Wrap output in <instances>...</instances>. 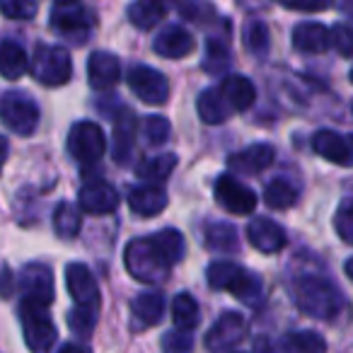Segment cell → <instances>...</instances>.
Instances as JSON below:
<instances>
[{"mask_svg":"<svg viewBox=\"0 0 353 353\" xmlns=\"http://www.w3.org/2000/svg\"><path fill=\"white\" fill-rule=\"evenodd\" d=\"M295 303L300 312L310 314L314 319L334 322L343 310V295L332 281L319 276H303L295 281Z\"/></svg>","mask_w":353,"mask_h":353,"instance_id":"6da1fadb","label":"cell"},{"mask_svg":"<svg viewBox=\"0 0 353 353\" xmlns=\"http://www.w3.org/2000/svg\"><path fill=\"white\" fill-rule=\"evenodd\" d=\"M123 264H126L128 274L143 283H160L172 269V264L155 247L152 237H138V240L128 242L126 252H123Z\"/></svg>","mask_w":353,"mask_h":353,"instance_id":"7a4b0ae2","label":"cell"},{"mask_svg":"<svg viewBox=\"0 0 353 353\" xmlns=\"http://www.w3.org/2000/svg\"><path fill=\"white\" fill-rule=\"evenodd\" d=\"M208 285L216 290H228L242 303H259L261 298V281L247 269H242L235 261H213L206 271Z\"/></svg>","mask_w":353,"mask_h":353,"instance_id":"3957f363","label":"cell"},{"mask_svg":"<svg viewBox=\"0 0 353 353\" xmlns=\"http://www.w3.org/2000/svg\"><path fill=\"white\" fill-rule=\"evenodd\" d=\"M49 307H41L34 303H20V322H22V334H25V343L32 353H51V348L56 346V324L51 322Z\"/></svg>","mask_w":353,"mask_h":353,"instance_id":"277c9868","label":"cell"},{"mask_svg":"<svg viewBox=\"0 0 353 353\" xmlns=\"http://www.w3.org/2000/svg\"><path fill=\"white\" fill-rule=\"evenodd\" d=\"M30 70L34 80H39L46 88H61L73 75V61H70V54L63 46L39 44L30 63Z\"/></svg>","mask_w":353,"mask_h":353,"instance_id":"5b68a950","label":"cell"},{"mask_svg":"<svg viewBox=\"0 0 353 353\" xmlns=\"http://www.w3.org/2000/svg\"><path fill=\"white\" fill-rule=\"evenodd\" d=\"M0 121L17 136H32L39 126V107L27 92L10 90L0 94Z\"/></svg>","mask_w":353,"mask_h":353,"instance_id":"8992f818","label":"cell"},{"mask_svg":"<svg viewBox=\"0 0 353 353\" xmlns=\"http://www.w3.org/2000/svg\"><path fill=\"white\" fill-rule=\"evenodd\" d=\"M104 150H107V138H104V131L97 123L92 121L73 123V128L68 133V152L80 165L90 167L94 162H99Z\"/></svg>","mask_w":353,"mask_h":353,"instance_id":"52a82bcc","label":"cell"},{"mask_svg":"<svg viewBox=\"0 0 353 353\" xmlns=\"http://www.w3.org/2000/svg\"><path fill=\"white\" fill-rule=\"evenodd\" d=\"M128 88L141 102L145 104H165L170 99V80L155 68L148 65H133L126 75Z\"/></svg>","mask_w":353,"mask_h":353,"instance_id":"ba28073f","label":"cell"},{"mask_svg":"<svg viewBox=\"0 0 353 353\" xmlns=\"http://www.w3.org/2000/svg\"><path fill=\"white\" fill-rule=\"evenodd\" d=\"M17 285L25 303H34L41 307H49L54 303V276L44 264H27L22 266L17 276Z\"/></svg>","mask_w":353,"mask_h":353,"instance_id":"9c48e42d","label":"cell"},{"mask_svg":"<svg viewBox=\"0 0 353 353\" xmlns=\"http://www.w3.org/2000/svg\"><path fill=\"white\" fill-rule=\"evenodd\" d=\"M213 192H216V201L232 216H250L256 208V194L230 174L218 176Z\"/></svg>","mask_w":353,"mask_h":353,"instance_id":"30bf717a","label":"cell"},{"mask_svg":"<svg viewBox=\"0 0 353 353\" xmlns=\"http://www.w3.org/2000/svg\"><path fill=\"white\" fill-rule=\"evenodd\" d=\"M247 336V319L240 312H225L206 334V348L213 353L232 351Z\"/></svg>","mask_w":353,"mask_h":353,"instance_id":"8fae6325","label":"cell"},{"mask_svg":"<svg viewBox=\"0 0 353 353\" xmlns=\"http://www.w3.org/2000/svg\"><path fill=\"white\" fill-rule=\"evenodd\" d=\"M51 27H54L59 34H63L70 41H85L92 30V17L78 3H70V6H59L51 12Z\"/></svg>","mask_w":353,"mask_h":353,"instance_id":"7c38bea8","label":"cell"},{"mask_svg":"<svg viewBox=\"0 0 353 353\" xmlns=\"http://www.w3.org/2000/svg\"><path fill=\"white\" fill-rule=\"evenodd\" d=\"M65 285H68L70 298L80 307H97L99 305V288L92 271L85 264H68L65 266Z\"/></svg>","mask_w":353,"mask_h":353,"instance_id":"4fadbf2b","label":"cell"},{"mask_svg":"<svg viewBox=\"0 0 353 353\" xmlns=\"http://www.w3.org/2000/svg\"><path fill=\"white\" fill-rule=\"evenodd\" d=\"M247 240L254 250L264 254H276L285 247V230L269 218H254L247 225Z\"/></svg>","mask_w":353,"mask_h":353,"instance_id":"5bb4252c","label":"cell"},{"mask_svg":"<svg viewBox=\"0 0 353 353\" xmlns=\"http://www.w3.org/2000/svg\"><path fill=\"white\" fill-rule=\"evenodd\" d=\"M83 211L92 213V216H107V213H114L119 206V194L112 184L107 182H90L80 189L78 196Z\"/></svg>","mask_w":353,"mask_h":353,"instance_id":"9a60e30c","label":"cell"},{"mask_svg":"<svg viewBox=\"0 0 353 353\" xmlns=\"http://www.w3.org/2000/svg\"><path fill=\"white\" fill-rule=\"evenodd\" d=\"M121 78V63L109 51H94L88 61V80L94 90H112Z\"/></svg>","mask_w":353,"mask_h":353,"instance_id":"2e32d148","label":"cell"},{"mask_svg":"<svg viewBox=\"0 0 353 353\" xmlns=\"http://www.w3.org/2000/svg\"><path fill=\"white\" fill-rule=\"evenodd\" d=\"M276 150L269 145V143H254V145L245 148V150H237L228 157V165L235 172H242V174H259L266 167L274 162Z\"/></svg>","mask_w":353,"mask_h":353,"instance_id":"e0dca14e","label":"cell"},{"mask_svg":"<svg viewBox=\"0 0 353 353\" xmlns=\"http://www.w3.org/2000/svg\"><path fill=\"white\" fill-rule=\"evenodd\" d=\"M194 46H196V41L184 27H167L152 41V49L162 59H184L192 54Z\"/></svg>","mask_w":353,"mask_h":353,"instance_id":"ac0fdd59","label":"cell"},{"mask_svg":"<svg viewBox=\"0 0 353 353\" xmlns=\"http://www.w3.org/2000/svg\"><path fill=\"white\" fill-rule=\"evenodd\" d=\"M128 208H131L136 216H143V218L160 216L167 208V192L160 184H143V187H136L128 194Z\"/></svg>","mask_w":353,"mask_h":353,"instance_id":"d6986e66","label":"cell"},{"mask_svg":"<svg viewBox=\"0 0 353 353\" xmlns=\"http://www.w3.org/2000/svg\"><path fill=\"white\" fill-rule=\"evenodd\" d=\"M312 150L317 152L319 157L329 162H336V165H351L353 162V152L351 145H348L346 138H341L336 131H329V128H322L312 136Z\"/></svg>","mask_w":353,"mask_h":353,"instance_id":"ffe728a7","label":"cell"},{"mask_svg":"<svg viewBox=\"0 0 353 353\" xmlns=\"http://www.w3.org/2000/svg\"><path fill=\"white\" fill-rule=\"evenodd\" d=\"M293 46L303 54H324L332 46V32L319 22H303L293 30Z\"/></svg>","mask_w":353,"mask_h":353,"instance_id":"44dd1931","label":"cell"},{"mask_svg":"<svg viewBox=\"0 0 353 353\" xmlns=\"http://www.w3.org/2000/svg\"><path fill=\"white\" fill-rule=\"evenodd\" d=\"M136 143V114L121 107L114 119V160L126 162Z\"/></svg>","mask_w":353,"mask_h":353,"instance_id":"7402d4cb","label":"cell"},{"mask_svg":"<svg viewBox=\"0 0 353 353\" xmlns=\"http://www.w3.org/2000/svg\"><path fill=\"white\" fill-rule=\"evenodd\" d=\"M196 112H199V117H201L203 123L218 126V123L228 121L235 109L228 104L225 94H223L221 90H203L196 99Z\"/></svg>","mask_w":353,"mask_h":353,"instance_id":"603a6c76","label":"cell"},{"mask_svg":"<svg viewBox=\"0 0 353 353\" xmlns=\"http://www.w3.org/2000/svg\"><path fill=\"white\" fill-rule=\"evenodd\" d=\"M221 92L225 94L228 104H230L235 112H247L256 99L254 83H252L250 78H245V75H228L221 85Z\"/></svg>","mask_w":353,"mask_h":353,"instance_id":"cb8c5ba5","label":"cell"},{"mask_svg":"<svg viewBox=\"0 0 353 353\" xmlns=\"http://www.w3.org/2000/svg\"><path fill=\"white\" fill-rule=\"evenodd\" d=\"M131 312L141 327H155V324H160L162 314H165V298L157 290L138 293L131 303Z\"/></svg>","mask_w":353,"mask_h":353,"instance_id":"d4e9b609","label":"cell"},{"mask_svg":"<svg viewBox=\"0 0 353 353\" xmlns=\"http://www.w3.org/2000/svg\"><path fill=\"white\" fill-rule=\"evenodd\" d=\"M30 70V59L17 41L0 44V75L6 80H20Z\"/></svg>","mask_w":353,"mask_h":353,"instance_id":"484cf974","label":"cell"},{"mask_svg":"<svg viewBox=\"0 0 353 353\" xmlns=\"http://www.w3.org/2000/svg\"><path fill=\"white\" fill-rule=\"evenodd\" d=\"M165 17V0H136L128 6V20L138 30L148 32Z\"/></svg>","mask_w":353,"mask_h":353,"instance_id":"4316f807","label":"cell"},{"mask_svg":"<svg viewBox=\"0 0 353 353\" xmlns=\"http://www.w3.org/2000/svg\"><path fill=\"white\" fill-rule=\"evenodd\" d=\"M242 39H245V49L250 51L256 59H264L271 49V37H269V27L261 20L252 17L245 22V30H242Z\"/></svg>","mask_w":353,"mask_h":353,"instance_id":"83f0119b","label":"cell"},{"mask_svg":"<svg viewBox=\"0 0 353 353\" xmlns=\"http://www.w3.org/2000/svg\"><path fill=\"white\" fill-rule=\"evenodd\" d=\"M199 303L192 293H179L174 300H172V319H174L176 329H189L192 332L199 324Z\"/></svg>","mask_w":353,"mask_h":353,"instance_id":"f1b7e54d","label":"cell"},{"mask_svg":"<svg viewBox=\"0 0 353 353\" xmlns=\"http://www.w3.org/2000/svg\"><path fill=\"white\" fill-rule=\"evenodd\" d=\"M176 167V155H157V157H150V160H143L141 165H138L136 174L141 176V179H145V182H165L167 176L174 172Z\"/></svg>","mask_w":353,"mask_h":353,"instance_id":"f546056e","label":"cell"},{"mask_svg":"<svg viewBox=\"0 0 353 353\" xmlns=\"http://www.w3.org/2000/svg\"><path fill=\"white\" fill-rule=\"evenodd\" d=\"M264 201L274 211H285V208H290L298 201V189L290 182H285V179H274L271 184H266Z\"/></svg>","mask_w":353,"mask_h":353,"instance_id":"4dcf8cb0","label":"cell"},{"mask_svg":"<svg viewBox=\"0 0 353 353\" xmlns=\"http://www.w3.org/2000/svg\"><path fill=\"white\" fill-rule=\"evenodd\" d=\"M80 228H83V218H80V213L75 211L73 203L63 201L56 206L54 211V230L59 237H63V240H70V237H75L80 232Z\"/></svg>","mask_w":353,"mask_h":353,"instance_id":"1f68e13d","label":"cell"},{"mask_svg":"<svg viewBox=\"0 0 353 353\" xmlns=\"http://www.w3.org/2000/svg\"><path fill=\"white\" fill-rule=\"evenodd\" d=\"M152 242H155L160 254L165 256L170 264H176V261L184 256V237H182V232L174 230V228H165V230L155 232Z\"/></svg>","mask_w":353,"mask_h":353,"instance_id":"d6a6232c","label":"cell"},{"mask_svg":"<svg viewBox=\"0 0 353 353\" xmlns=\"http://www.w3.org/2000/svg\"><path fill=\"white\" fill-rule=\"evenodd\" d=\"M206 245L216 252H237V230L230 223H211L206 225Z\"/></svg>","mask_w":353,"mask_h":353,"instance_id":"836d02e7","label":"cell"},{"mask_svg":"<svg viewBox=\"0 0 353 353\" xmlns=\"http://www.w3.org/2000/svg\"><path fill=\"white\" fill-rule=\"evenodd\" d=\"M230 65V51H228L225 41L221 39H208L206 41V59H203V70L211 75H221Z\"/></svg>","mask_w":353,"mask_h":353,"instance_id":"e575fe53","label":"cell"},{"mask_svg":"<svg viewBox=\"0 0 353 353\" xmlns=\"http://www.w3.org/2000/svg\"><path fill=\"white\" fill-rule=\"evenodd\" d=\"M94 324H97V307H80V305H75V310L68 314V327L78 336H90Z\"/></svg>","mask_w":353,"mask_h":353,"instance_id":"d590c367","label":"cell"},{"mask_svg":"<svg viewBox=\"0 0 353 353\" xmlns=\"http://www.w3.org/2000/svg\"><path fill=\"white\" fill-rule=\"evenodd\" d=\"M170 133L172 126L165 117H148L143 121V136H145L148 145H165Z\"/></svg>","mask_w":353,"mask_h":353,"instance_id":"8d00e7d4","label":"cell"},{"mask_svg":"<svg viewBox=\"0 0 353 353\" xmlns=\"http://www.w3.org/2000/svg\"><path fill=\"white\" fill-rule=\"evenodd\" d=\"M39 10L37 0H0V12L10 20H32Z\"/></svg>","mask_w":353,"mask_h":353,"instance_id":"74e56055","label":"cell"},{"mask_svg":"<svg viewBox=\"0 0 353 353\" xmlns=\"http://www.w3.org/2000/svg\"><path fill=\"white\" fill-rule=\"evenodd\" d=\"M160 343L165 353H194V336L189 334V329L167 332Z\"/></svg>","mask_w":353,"mask_h":353,"instance_id":"f35d334b","label":"cell"},{"mask_svg":"<svg viewBox=\"0 0 353 353\" xmlns=\"http://www.w3.org/2000/svg\"><path fill=\"white\" fill-rule=\"evenodd\" d=\"M288 343L300 353H324L327 351V341H324L317 332H295L288 336Z\"/></svg>","mask_w":353,"mask_h":353,"instance_id":"ab89813d","label":"cell"},{"mask_svg":"<svg viewBox=\"0 0 353 353\" xmlns=\"http://www.w3.org/2000/svg\"><path fill=\"white\" fill-rule=\"evenodd\" d=\"M334 228L346 245H353V201H343L334 216Z\"/></svg>","mask_w":353,"mask_h":353,"instance_id":"60d3db41","label":"cell"},{"mask_svg":"<svg viewBox=\"0 0 353 353\" xmlns=\"http://www.w3.org/2000/svg\"><path fill=\"white\" fill-rule=\"evenodd\" d=\"M332 46L343 56V59H353V27L336 25L332 30Z\"/></svg>","mask_w":353,"mask_h":353,"instance_id":"b9f144b4","label":"cell"},{"mask_svg":"<svg viewBox=\"0 0 353 353\" xmlns=\"http://www.w3.org/2000/svg\"><path fill=\"white\" fill-rule=\"evenodd\" d=\"M281 6L298 12H322L332 6V0H279Z\"/></svg>","mask_w":353,"mask_h":353,"instance_id":"7bdbcfd3","label":"cell"},{"mask_svg":"<svg viewBox=\"0 0 353 353\" xmlns=\"http://www.w3.org/2000/svg\"><path fill=\"white\" fill-rule=\"evenodd\" d=\"M15 285H17V281H15V276H12L10 266L0 261V298H10V295L15 293Z\"/></svg>","mask_w":353,"mask_h":353,"instance_id":"ee69618b","label":"cell"},{"mask_svg":"<svg viewBox=\"0 0 353 353\" xmlns=\"http://www.w3.org/2000/svg\"><path fill=\"white\" fill-rule=\"evenodd\" d=\"M252 353H276V348H274V343L269 341V339H256L254 341V351Z\"/></svg>","mask_w":353,"mask_h":353,"instance_id":"f6af8a7d","label":"cell"},{"mask_svg":"<svg viewBox=\"0 0 353 353\" xmlns=\"http://www.w3.org/2000/svg\"><path fill=\"white\" fill-rule=\"evenodd\" d=\"M59 353H90V348L80 346V343H63L59 348Z\"/></svg>","mask_w":353,"mask_h":353,"instance_id":"bcb514c9","label":"cell"},{"mask_svg":"<svg viewBox=\"0 0 353 353\" xmlns=\"http://www.w3.org/2000/svg\"><path fill=\"white\" fill-rule=\"evenodd\" d=\"M8 152H10V145H8V138L0 136V172H3V165L8 160Z\"/></svg>","mask_w":353,"mask_h":353,"instance_id":"7dc6e473","label":"cell"},{"mask_svg":"<svg viewBox=\"0 0 353 353\" xmlns=\"http://www.w3.org/2000/svg\"><path fill=\"white\" fill-rule=\"evenodd\" d=\"M341 10L346 12V15L353 20V0H343V3H341Z\"/></svg>","mask_w":353,"mask_h":353,"instance_id":"c3c4849f","label":"cell"},{"mask_svg":"<svg viewBox=\"0 0 353 353\" xmlns=\"http://www.w3.org/2000/svg\"><path fill=\"white\" fill-rule=\"evenodd\" d=\"M343 271H346V276H348V279L353 281V256H351V259L346 261V264H343Z\"/></svg>","mask_w":353,"mask_h":353,"instance_id":"681fc988","label":"cell"},{"mask_svg":"<svg viewBox=\"0 0 353 353\" xmlns=\"http://www.w3.org/2000/svg\"><path fill=\"white\" fill-rule=\"evenodd\" d=\"M59 6H70V3H78V0H56Z\"/></svg>","mask_w":353,"mask_h":353,"instance_id":"f907efd6","label":"cell"},{"mask_svg":"<svg viewBox=\"0 0 353 353\" xmlns=\"http://www.w3.org/2000/svg\"><path fill=\"white\" fill-rule=\"evenodd\" d=\"M346 141H348V145H351V152H353V136H348Z\"/></svg>","mask_w":353,"mask_h":353,"instance_id":"816d5d0a","label":"cell"},{"mask_svg":"<svg viewBox=\"0 0 353 353\" xmlns=\"http://www.w3.org/2000/svg\"><path fill=\"white\" fill-rule=\"evenodd\" d=\"M225 353H242V351H225Z\"/></svg>","mask_w":353,"mask_h":353,"instance_id":"f5cc1de1","label":"cell"},{"mask_svg":"<svg viewBox=\"0 0 353 353\" xmlns=\"http://www.w3.org/2000/svg\"><path fill=\"white\" fill-rule=\"evenodd\" d=\"M348 78H351V83H353V70H351V75H348Z\"/></svg>","mask_w":353,"mask_h":353,"instance_id":"db71d44e","label":"cell"}]
</instances>
